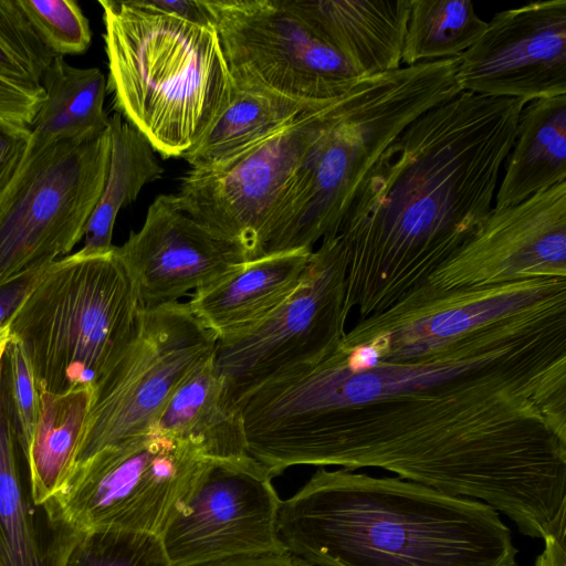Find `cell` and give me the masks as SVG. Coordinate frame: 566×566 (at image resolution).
<instances>
[{
    "instance_id": "f546056e",
    "label": "cell",
    "mask_w": 566,
    "mask_h": 566,
    "mask_svg": "<svg viewBox=\"0 0 566 566\" xmlns=\"http://www.w3.org/2000/svg\"><path fill=\"white\" fill-rule=\"evenodd\" d=\"M18 4L54 57L82 54L90 48V22L76 1L18 0Z\"/></svg>"
},
{
    "instance_id": "1f68e13d",
    "label": "cell",
    "mask_w": 566,
    "mask_h": 566,
    "mask_svg": "<svg viewBox=\"0 0 566 566\" xmlns=\"http://www.w3.org/2000/svg\"><path fill=\"white\" fill-rule=\"evenodd\" d=\"M44 99L42 86H27L0 75V130L30 135V125Z\"/></svg>"
},
{
    "instance_id": "5bb4252c",
    "label": "cell",
    "mask_w": 566,
    "mask_h": 566,
    "mask_svg": "<svg viewBox=\"0 0 566 566\" xmlns=\"http://www.w3.org/2000/svg\"><path fill=\"white\" fill-rule=\"evenodd\" d=\"M565 292L566 279L560 277L448 292L421 287L395 306L358 319L343 342L360 345L384 361L423 360L478 329Z\"/></svg>"
},
{
    "instance_id": "4dcf8cb0",
    "label": "cell",
    "mask_w": 566,
    "mask_h": 566,
    "mask_svg": "<svg viewBox=\"0 0 566 566\" xmlns=\"http://www.w3.org/2000/svg\"><path fill=\"white\" fill-rule=\"evenodd\" d=\"M4 356L8 364V405L17 440L24 453L32 442L39 420V390L29 356L21 342L12 335Z\"/></svg>"
},
{
    "instance_id": "ac0fdd59",
    "label": "cell",
    "mask_w": 566,
    "mask_h": 566,
    "mask_svg": "<svg viewBox=\"0 0 566 566\" xmlns=\"http://www.w3.org/2000/svg\"><path fill=\"white\" fill-rule=\"evenodd\" d=\"M359 77L401 67L411 0H289Z\"/></svg>"
},
{
    "instance_id": "e0dca14e",
    "label": "cell",
    "mask_w": 566,
    "mask_h": 566,
    "mask_svg": "<svg viewBox=\"0 0 566 566\" xmlns=\"http://www.w3.org/2000/svg\"><path fill=\"white\" fill-rule=\"evenodd\" d=\"M114 252L134 286L139 307L178 300L248 261L241 247L192 219L176 195H160L142 228Z\"/></svg>"
},
{
    "instance_id": "30bf717a",
    "label": "cell",
    "mask_w": 566,
    "mask_h": 566,
    "mask_svg": "<svg viewBox=\"0 0 566 566\" xmlns=\"http://www.w3.org/2000/svg\"><path fill=\"white\" fill-rule=\"evenodd\" d=\"M234 83L325 102L359 78L289 0H205Z\"/></svg>"
},
{
    "instance_id": "d6a6232c",
    "label": "cell",
    "mask_w": 566,
    "mask_h": 566,
    "mask_svg": "<svg viewBox=\"0 0 566 566\" xmlns=\"http://www.w3.org/2000/svg\"><path fill=\"white\" fill-rule=\"evenodd\" d=\"M30 135L0 130V196L14 177L25 155Z\"/></svg>"
},
{
    "instance_id": "6da1fadb",
    "label": "cell",
    "mask_w": 566,
    "mask_h": 566,
    "mask_svg": "<svg viewBox=\"0 0 566 566\" xmlns=\"http://www.w3.org/2000/svg\"><path fill=\"white\" fill-rule=\"evenodd\" d=\"M566 307L547 301L438 355L384 361L340 344L237 394L249 454L273 476L300 465L380 468L480 500L544 544L566 532Z\"/></svg>"
},
{
    "instance_id": "83f0119b",
    "label": "cell",
    "mask_w": 566,
    "mask_h": 566,
    "mask_svg": "<svg viewBox=\"0 0 566 566\" xmlns=\"http://www.w3.org/2000/svg\"><path fill=\"white\" fill-rule=\"evenodd\" d=\"M59 566H171L160 536L146 532L63 527Z\"/></svg>"
},
{
    "instance_id": "8d00e7d4",
    "label": "cell",
    "mask_w": 566,
    "mask_h": 566,
    "mask_svg": "<svg viewBox=\"0 0 566 566\" xmlns=\"http://www.w3.org/2000/svg\"><path fill=\"white\" fill-rule=\"evenodd\" d=\"M11 339L10 324L9 321L0 323V377H1V360L6 355L8 344Z\"/></svg>"
},
{
    "instance_id": "484cf974",
    "label": "cell",
    "mask_w": 566,
    "mask_h": 566,
    "mask_svg": "<svg viewBox=\"0 0 566 566\" xmlns=\"http://www.w3.org/2000/svg\"><path fill=\"white\" fill-rule=\"evenodd\" d=\"M111 158L102 196L88 220L81 248L107 252L119 210L134 201L144 186L164 172L147 138L119 114L109 117Z\"/></svg>"
},
{
    "instance_id": "277c9868",
    "label": "cell",
    "mask_w": 566,
    "mask_h": 566,
    "mask_svg": "<svg viewBox=\"0 0 566 566\" xmlns=\"http://www.w3.org/2000/svg\"><path fill=\"white\" fill-rule=\"evenodd\" d=\"M458 57L359 77L327 103L319 130L264 228L261 255L338 233L366 175L399 135L459 93Z\"/></svg>"
},
{
    "instance_id": "2e32d148",
    "label": "cell",
    "mask_w": 566,
    "mask_h": 566,
    "mask_svg": "<svg viewBox=\"0 0 566 566\" xmlns=\"http://www.w3.org/2000/svg\"><path fill=\"white\" fill-rule=\"evenodd\" d=\"M461 91L528 102L566 95V1L496 12L458 57Z\"/></svg>"
},
{
    "instance_id": "8992f818",
    "label": "cell",
    "mask_w": 566,
    "mask_h": 566,
    "mask_svg": "<svg viewBox=\"0 0 566 566\" xmlns=\"http://www.w3.org/2000/svg\"><path fill=\"white\" fill-rule=\"evenodd\" d=\"M139 304L116 256L80 249L40 269L8 318L39 391L94 388L135 325Z\"/></svg>"
},
{
    "instance_id": "d590c367",
    "label": "cell",
    "mask_w": 566,
    "mask_h": 566,
    "mask_svg": "<svg viewBox=\"0 0 566 566\" xmlns=\"http://www.w3.org/2000/svg\"><path fill=\"white\" fill-rule=\"evenodd\" d=\"M30 279L0 289V323L7 321L23 298Z\"/></svg>"
},
{
    "instance_id": "ffe728a7",
    "label": "cell",
    "mask_w": 566,
    "mask_h": 566,
    "mask_svg": "<svg viewBox=\"0 0 566 566\" xmlns=\"http://www.w3.org/2000/svg\"><path fill=\"white\" fill-rule=\"evenodd\" d=\"M155 431L192 446L207 460L244 462L253 459L248 452L242 411L214 364V355L176 389Z\"/></svg>"
},
{
    "instance_id": "d4e9b609",
    "label": "cell",
    "mask_w": 566,
    "mask_h": 566,
    "mask_svg": "<svg viewBox=\"0 0 566 566\" xmlns=\"http://www.w3.org/2000/svg\"><path fill=\"white\" fill-rule=\"evenodd\" d=\"M17 433L8 400L0 398V566H59L62 530L44 539L36 507L20 476Z\"/></svg>"
},
{
    "instance_id": "f1b7e54d",
    "label": "cell",
    "mask_w": 566,
    "mask_h": 566,
    "mask_svg": "<svg viewBox=\"0 0 566 566\" xmlns=\"http://www.w3.org/2000/svg\"><path fill=\"white\" fill-rule=\"evenodd\" d=\"M53 59L18 0H0V75L40 87L42 75Z\"/></svg>"
},
{
    "instance_id": "3957f363",
    "label": "cell",
    "mask_w": 566,
    "mask_h": 566,
    "mask_svg": "<svg viewBox=\"0 0 566 566\" xmlns=\"http://www.w3.org/2000/svg\"><path fill=\"white\" fill-rule=\"evenodd\" d=\"M277 537L317 566H518L496 510L400 478L318 469L281 500Z\"/></svg>"
},
{
    "instance_id": "7a4b0ae2",
    "label": "cell",
    "mask_w": 566,
    "mask_h": 566,
    "mask_svg": "<svg viewBox=\"0 0 566 566\" xmlns=\"http://www.w3.org/2000/svg\"><path fill=\"white\" fill-rule=\"evenodd\" d=\"M525 104L462 91L415 119L374 164L337 233L346 305L359 319L423 287L479 231Z\"/></svg>"
},
{
    "instance_id": "836d02e7",
    "label": "cell",
    "mask_w": 566,
    "mask_h": 566,
    "mask_svg": "<svg viewBox=\"0 0 566 566\" xmlns=\"http://www.w3.org/2000/svg\"><path fill=\"white\" fill-rule=\"evenodd\" d=\"M199 566H317L287 551L244 555Z\"/></svg>"
},
{
    "instance_id": "9c48e42d",
    "label": "cell",
    "mask_w": 566,
    "mask_h": 566,
    "mask_svg": "<svg viewBox=\"0 0 566 566\" xmlns=\"http://www.w3.org/2000/svg\"><path fill=\"white\" fill-rule=\"evenodd\" d=\"M216 347V335L187 303L139 307L128 340L93 388L76 464L105 447L155 431L172 394Z\"/></svg>"
},
{
    "instance_id": "5b68a950",
    "label": "cell",
    "mask_w": 566,
    "mask_h": 566,
    "mask_svg": "<svg viewBox=\"0 0 566 566\" xmlns=\"http://www.w3.org/2000/svg\"><path fill=\"white\" fill-rule=\"evenodd\" d=\"M114 108L164 158L182 157L233 91L214 25L163 12L148 0H99Z\"/></svg>"
},
{
    "instance_id": "e575fe53",
    "label": "cell",
    "mask_w": 566,
    "mask_h": 566,
    "mask_svg": "<svg viewBox=\"0 0 566 566\" xmlns=\"http://www.w3.org/2000/svg\"><path fill=\"white\" fill-rule=\"evenodd\" d=\"M154 8L199 25H212L210 13L203 0H151Z\"/></svg>"
},
{
    "instance_id": "603a6c76",
    "label": "cell",
    "mask_w": 566,
    "mask_h": 566,
    "mask_svg": "<svg viewBox=\"0 0 566 566\" xmlns=\"http://www.w3.org/2000/svg\"><path fill=\"white\" fill-rule=\"evenodd\" d=\"M325 102L294 99L233 82L230 101L182 158L192 169L216 165Z\"/></svg>"
},
{
    "instance_id": "7c38bea8",
    "label": "cell",
    "mask_w": 566,
    "mask_h": 566,
    "mask_svg": "<svg viewBox=\"0 0 566 566\" xmlns=\"http://www.w3.org/2000/svg\"><path fill=\"white\" fill-rule=\"evenodd\" d=\"M331 101L223 161L190 168L176 193L181 208L216 235L241 247L248 260L260 256L268 220L316 137Z\"/></svg>"
},
{
    "instance_id": "52a82bcc",
    "label": "cell",
    "mask_w": 566,
    "mask_h": 566,
    "mask_svg": "<svg viewBox=\"0 0 566 566\" xmlns=\"http://www.w3.org/2000/svg\"><path fill=\"white\" fill-rule=\"evenodd\" d=\"M111 158L109 128L85 140L29 138L0 196V289L30 279L84 239Z\"/></svg>"
},
{
    "instance_id": "7402d4cb",
    "label": "cell",
    "mask_w": 566,
    "mask_h": 566,
    "mask_svg": "<svg viewBox=\"0 0 566 566\" xmlns=\"http://www.w3.org/2000/svg\"><path fill=\"white\" fill-rule=\"evenodd\" d=\"M93 388L39 391L40 413L34 437L23 453L29 493L36 507L52 502L66 486L76 464Z\"/></svg>"
},
{
    "instance_id": "ba28073f",
    "label": "cell",
    "mask_w": 566,
    "mask_h": 566,
    "mask_svg": "<svg viewBox=\"0 0 566 566\" xmlns=\"http://www.w3.org/2000/svg\"><path fill=\"white\" fill-rule=\"evenodd\" d=\"M207 461L192 446L151 431L78 462L65 489L42 509L49 523L72 531L160 536Z\"/></svg>"
},
{
    "instance_id": "cb8c5ba5",
    "label": "cell",
    "mask_w": 566,
    "mask_h": 566,
    "mask_svg": "<svg viewBox=\"0 0 566 566\" xmlns=\"http://www.w3.org/2000/svg\"><path fill=\"white\" fill-rule=\"evenodd\" d=\"M40 85L44 99L29 127L39 142L85 140L109 128L104 109L106 77L97 67H76L55 56Z\"/></svg>"
},
{
    "instance_id": "4316f807",
    "label": "cell",
    "mask_w": 566,
    "mask_h": 566,
    "mask_svg": "<svg viewBox=\"0 0 566 566\" xmlns=\"http://www.w3.org/2000/svg\"><path fill=\"white\" fill-rule=\"evenodd\" d=\"M486 25L470 0H411L401 64L459 57Z\"/></svg>"
},
{
    "instance_id": "4fadbf2b",
    "label": "cell",
    "mask_w": 566,
    "mask_h": 566,
    "mask_svg": "<svg viewBox=\"0 0 566 566\" xmlns=\"http://www.w3.org/2000/svg\"><path fill=\"white\" fill-rule=\"evenodd\" d=\"M273 478L254 459L208 460L160 535L171 566L285 551Z\"/></svg>"
},
{
    "instance_id": "d6986e66",
    "label": "cell",
    "mask_w": 566,
    "mask_h": 566,
    "mask_svg": "<svg viewBox=\"0 0 566 566\" xmlns=\"http://www.w3.org/2000/svg\"><path fill=\"white\" fill-rule=\"evenodd\" d=\"M313 250L263 254L196 290L187 302L218 338L244 331L277 308L300 285Z\"/></svg>"
},
{
    "instance_id": "44dd1931",
    "label": "cell",
    "mask_w": 566,
    "mask_h": 566,
    "mask_svg": "<svg viewBox=\"0 0 566 566\" xmlns=\"http://www.w3.org/2000/svg\"><path fill=\"white\" fill-rule=\"evenodd\" d=\"M504 164L494 198L496 209L518 205L566 180V95L523 106Z\"/></svg>"
},
{
    "instance_id": "8fae6325",
    "label": "cell",
    "mask_w": 566,
    "mask_h": 566,
    "mask_svg": "<svg viewBox=\"0 0 566 566\" xmlns=\"http://www.w3.org/2000/svg\"><path fill=\"white\" fill-rule=\"evenodd\" d=\"M346 274L339 237L323 239L300 285L277 308L251 327L217 339L214 364L233 395L336 349L350 313Z\"/></svg>"
},
{
    "instance_id": "9a60e30c",
    "label": "cell",
    "mask_w": 566,
    "mask_h": 566,
    "mask_svg": "<svg viewBox=\"0 0 566 566\" xmlns=\"http://www.w3.org/2000/svg\"><path fill=\"white\" fill-rule=\"evenodd\" d=\"M566 279V180L496 209L423 286L480 289L528 279Z\"/></svg>"
}]
</instances>
